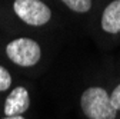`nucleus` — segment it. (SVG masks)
Listing matches in <instances>:
<instances>
[{"instance_id":"6e6552de","label":"nucleus","mask_w":120,"mask_h":119,"mask_svg":"<svg viewBox=\"0 0 120 119\" xmlns=\"http://www.w3.org/2000/svg\"><path fill=\"white\" fill-rule=\"evenodd\" d=\"M110 103L116 111H120V85L114 87L113 93L110 95Z\"/></svg>"},{"instance_id":"f257e3e1","label":"nucleus","mask_w":120,"mask_h":119,"mask_svg":"<svg viewBox=\"0 0 120 119\" xmlns=\"http://www.w3.org/2000/svg\"><path fill=\"white\" fill-rule=\"evenodd\" d=\"M80 105L89 119H114L116 109L110 103V96L103 87H89L83 92Z\"/></svg>"},{"instance_id":"20e7f679","label":"nucleus","mask_w":120,"mask_h":119,"mask_svg":"<svg viewBox=\"0 0 120 119\" xmlns=\"http://www.w3.org/2000/svg\"><path fill=\"white\" fill-rule=\"evenodd\" d=\"M30 106V98L27 91L23 86H17L10 92L4 103V115L6 116H17L26 112Z\"/></svg>"},{"instance_id":"f03ea898","label":"nucleus","mask_w":120,"mask_h":119,"mask_svg":"<svg viewBox=\"0 0 120 119\" xmlns=\"http://www.w3.org/2000/svg\"><path fill=\"white\" fill-rule=\"evenodd\" d=\"M6 53L10 60L19 66H33L41 55L39 43L27 37L11 40L6 48Z\"/></svg>"},{"instance_id":"39448f33","label":"nucleus","mask_w":120,"mask_h":119,"mask_svg":"<svg viewBox=\"0 0 120 119\" xmlns=\"http://www.w3.org/2000/svg\"><path fill=\"white\" fill-rule=\"evenodd\" d=\"M101 27L107 33L120 32V0H114L104 9L101 16Z\"/></svg>"},{"instance_id":"423d86ee","label":"nucleus","mask_w":120,"mask_h":119,"mask_svg":"<svg viewBox=\"0 0 120 119\" xmlns=\"http://www.w3.org/2000/svg\"><path fill=\"white\" fill-rule=\"evenodd\" d=\"M62 2L69 9H71L73 12H77V13H86L92 7V0H62Z\"/></svg>"},{"instance_id":"0eeeda50","label":"nucleus","mask_w":120,"mask_h":119,"mask_svg":"<svg viewBox=\"0 0 120 119\" xmlns=\"http://www.w3.org/2000/svg\"><path fill=\"white\" fill-rule=\"evenodd\" d=\"M11 86V76L7 69H4L3 66H0V92L7 91Z\"/></svg>"},{"instance_id":"1a4fd4ad","label":"nucleus","mask_w":120,"mask_h":119,"mask_svg":"<svg viewBox=\"0 0 120 119\" xmlns=\"http://www.w3.org/2000/svg\"><path fill=\"white\" fill-rule=\"evenodd\" d=\"M3 119H24L22 115H17V116H6V118H3Z\"/></svg>"},{"instance_id":"7ed1b4c3","label":"nucleus","mask_w":120,"mask_h":119,"mask_svg":"<svg viewBox=\"0 0 120 119\" xmlns=\"http://www.w3.org/2000/svg\"><path fill=\"white\" fill-rule=\"evenodd\" d=\"M16 14L30 26H43L50 17V9L40 0H16L13 4Z\"/></svg>"}]
</instances>
